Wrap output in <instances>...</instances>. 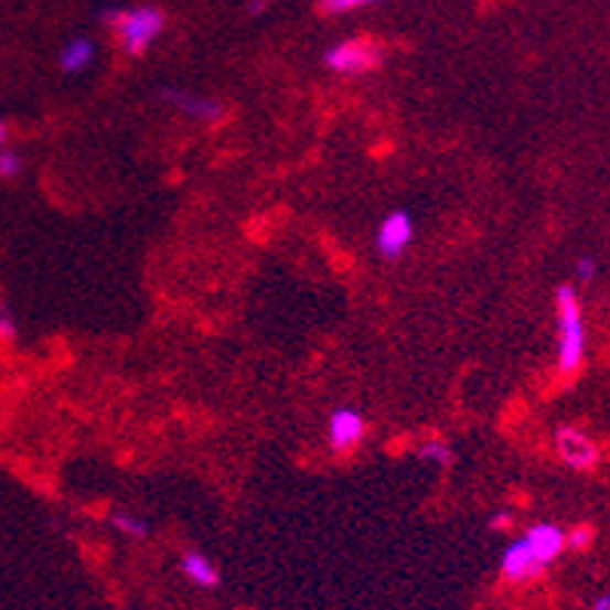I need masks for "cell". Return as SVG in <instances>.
Returning a JSON list of instances; mask_svg holds the SVG:
<instances>
[{
	"label": "cell",
	"instance_id": "1",
	"mask_svg": "<svg viewBox=\"0 0 610 610\" xmlns=\"http://www.w3.org/2000/svg\"><path fill=\"white\" fill-rule=\"evenodd\" d=\"M568 549V532L556 522H534L528 532L510 541L501 553V577L506 584H532Z\"/></svg>",
	"mask_w": 610,
	"mask_h": 610
},
{
	"label": "cell",
	"instance_id": "2",
	"mask_svg": "<svg viewBox=\"0 0 610 610\" xmlns=\"http://www.w3.org/2000/svg\"><path fill=\"white\" fill-rule=\"evenodd\" d=\"M556 327H558V354L556 370L561 376H574L586 354V324L580 312V299L574 285H561L556 290Z\"/></svg>",
	"mask_w": 610,
	"mask_h": 610
},
{
	"label": "cell",
	"instance_id": "3",
	"mask_svg": "<svg viewBox=\"0 0 610 610\" xmlns=\"http://www.w3.org/2000/svg\"><path fill=\"white\" fill-rule=\"evenodd\" d=\"M107 25H114L119 43L129 58H141L147 50L157 43V38L165 31V13L159 7L141 3V7H126V10H105Z\"/></svg>",
	"mask_w": 610,
	"mask_h": 610
},
{
	"label": "cell",
	"instance_id": "4",
	"mask_svg": "<svg viewBox=\"0 0 610 610\" xmlns=\"http://www.w3.org/2000/svg\"><path fill=\"white\" fill-rule=\"evenodd\" d=\"M324 65L342 77H357L376 65H382V46L370 38L339 40L324 53Z\"/></svg>",
	"mask_w": 610,
	"mask_h": 610
},
{
	"label": "cell",
	"instance_id": "5",
	"mask_svg": "<svg viewBox=\"0 0 610 610\" xmlns=\"http://www.w3.org/2000/svg\"><path fill=\"white\" fill-rule=\"evenodd\" d=\"M413 238H416V221H413V214L403 208L388 211L376 229V250L385 260H397V257H403L409 250Z\"/></svg>",
	"mask_w": 610,
	"mask_h": 610
},
{
	"label": "cell",
	"instance_id": "6",
	"mask_svg": "<svg viewBox=\"0 0 610 610\" xmlns=\"http://www.w3.org/2000/svg\"><path fill=\"white\" fill-rule=\"evenodd\" d=\"M366 437V418L354 406H336L327 418V442L333 452H351L357 449Z\"/></svg>",
	"mask_w": 610,
	"mask_h": 610
},
{
	"label": "cell",
	"instance_id": "7",
	"mask_svg": "<svg viewBox=\"0 0 610 610\" xmlns=\"http://www.w3.org/2000/svg\"><path fill=\"white\" fill-rule=\"evenodd\" d=\"M556 452L574 470H592L598 464V446L571 425L556 430Z\"/></svg>",
	"mask_w": 610,
	"mask_h": 610
},
{
	"label": "cell",
	"instance_id": "8",
	"mask_svg": "<svg viewBox=\"0 0 610 610\" xmlns=\"http://www.w3.org/2000/svg\"><path fill=\"white\" fill-rule=\"evenodd\" d=\"M162 98L169 101L171 107H178L181 114L193 119H202V122H214V119L223 117V105L217 98H208V95H195L190 89H181V86H169L162 89Z\"/></svg>",
	"mask_w": 610,
	"mask_h": 610
},
{
	"label": "cell",
	"instance_id": "9",
	"mask_svg": "<svg viewBox=\"0 0 610 610\" xmlns=\"http://www.w3.org/2000/svg\"><path fill=\"white\" fill-rule=\"evenodd\" d=\"M178 568H181L183 577H186L193 586H199V589H217L223 580L221 568H217L205 553H199V549L183 553L181 561H178Z\"/></svg>",
	"mask_w": 610,
	"mask_h": 610
},
{
	"label": "cell",
	"instance_id": "10",
	"mask_svg": "<svg viewBox=\"0 0 610 610\" xmlns=\"http://www.w3.org/2000/svg\"><path fill=\"white\" fill-rule=\"evenodd\" d=\"M92 62H95V43L89 38L67 40L62 53H58L62 74H83V71H89Z\"/></svg>",
	"mask_w": 610,
	"mask_h": 610
},
{
	"label": "cell",
	"instance_id": "11",
	"mask_svg": "<svg viewBox=\"0 0 610 610\" xmlns=\"http://www.w3.org/2000/svg\"><path fill=\"white\" fill-rule=\"evenodd\" d=\"M110 528L122 534V537H129V541H147V534H150L147 520L135 516L129 510H114L110 513Z\"/></svg>",
	"mask_w": 610,
	"mask_h": 610
},
{
	"label": "cell",
	"instance_id": "12",
	"mask_svg": "<svg viewBox=\"0 0 610 610\" xmlns=\"http://www.w3.org/2000/svg\"><path fill=\"white\" fill-rule=\"evenodd\" d=\"M418 458L428 461V464H437V468H449L452 464V446L446 440H428L421 449H418Z\"/></svg>",
	"mask_w": 610,
	"mask_h": 610
},
{
	"label": "cell",
	"instance_id": "13",
	"mask_svg": "<svg viewBox=\"0 0 610 610\" xmlns=\"http://www.w3.org/2000/svg\"><path fill=\"white\" fill-rule=\"evenodd\" d=\"M22 157L15 150H0V181H15L22 174Z\"/></svg>",
	"mask_w": 610,
	"mask_h": 610
},
{
	"label": "cell",
	"instance_id": "14",
	"mask_svg": "<svg viewBox=\"0 0 610 610\" xmlns=\"http://www.w3.org/2000/svg\"><path fill=\"white\" fill-rule=\"evenodd\" d=\"M370 3H378V0H321V10L327 15H342V13H354L361 7H370Z\"/></svg>",
	"mask_w": 610,
	"mask_h": 610
},
{
	"label": "cell",
	"instance_id": "15",
	"mask_svg": "<svg viewBox=\"0 0 610 610\" xmlns=\"http://www.w3.org/2000/svg\"><path fill=\"white\" fill-rule=\"evenodd\" d=\"M592 544H596V532L589 525H577L574 532H568V549L586 553Z\"/></svg>",
	"mask_w": 610,
	"mask_h": 610
},
{
	"label": "cell",
	"instance_id": "16",
	"mask_svg": "<svg viewBox=\"0 0 610 610\" xmlns=\"http://www.w3.org/2000/svg\"><path fill=\"white\" fill-rule=\"evenodd\" d=\"M15 318L10 306H0V342H13L15 339Z\"/></svg>",
	"mask_w": 610,
	"mask_h": 610
},
{
	"label": "cell",
	"instance_id": "17",
	"mask_svg": "<svg viewBox=\"0 0 610 610\" xmlns=\"http://www.w3.org/2000/svg\"><path fill=\"white\" fill-rule=\"evenodd\" d=\"M574 275H577V281H592L598 275V266L592 257H580L577 266H574Z\"/></svg>",
	"mask_w": 610,
	"mask_h": 610
},
{
	"label": "cell",
	"instance_id": "18",
	"mask_svg": "<svg viewBox=\"0 0 610 610\" xmlns=\"http://www.w3.org/2000/svg\"><path fill=\"white\" fill-rule=\"evenodd\" d=\"M513 520H516L513 510H501V513H494L492 520H489V528H492V532H504V528L513 525Z\"/></svg>",
	"mask_w": 610,
	"mask_h": 610
},
{
	"label": "cell",
	"instance_id": "19",
	"mask_svg": "<svg viewBox=\"0 0 610 610\" xmlns=\"http://www.w3.org/2000/svg\"><path fill=\"white\" fill-rule=\"evenodd\" d=\"M269 10V0H247V13L250 15H263Z\"/></svg>",
	"mask_w": 610,
	"mask_h": 610
},
{
	"label": "cell",
	"instance_id": "20",
	"mask_svg": "<svg viewBox=\"0 0 610 610\" xmlns=\"http://www.w3.org/2000/svg\"><path fill=\"white\" fill-rule=\"evenodd\" d=\"M592 610H610V592H601V596L592 601Z\"/></svg>",
	"mask_w": 610,
	"mask_h": 610
},
{
	"label": "cell",
	"instance_id": "21",
	"mask_svg": "<svg viewBox=\"0 0 610 610\" xmlns=\"http://www.w3.org/2000/svg\"><path fill=\"white\" fill-rule=\"evenodd\" d=\"M7 135H10V129H7V122H3V119H0V147H3V143H7Z\"/></svg>",
	"mask_w": 610,
	"mask_h": 610
}]
</instances>
